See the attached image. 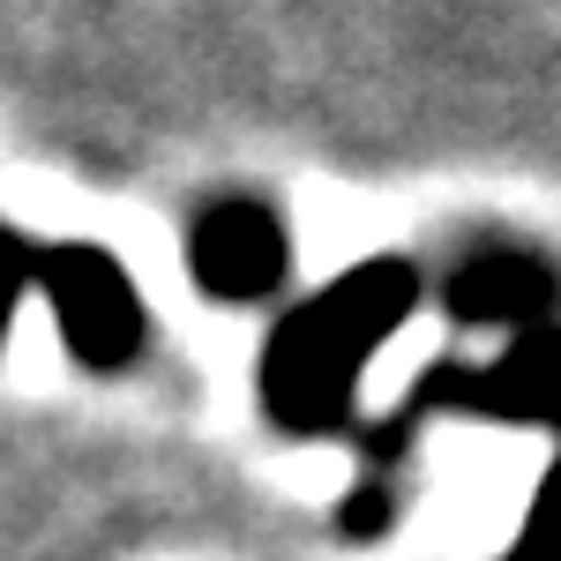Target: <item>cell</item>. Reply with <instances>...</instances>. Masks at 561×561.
I'll return each mask as SVG.
<instances>
[{
  "instance_id": "6da1fadb",
  "label": "cell",
  "mask_w": 561,
  "mask_h": 561,
  "mask_svg": "<svg viewBox=\"0 0 561 561\" xmlns=\"http://www.w3.org/2000/svg\"><path fill=\"white\" fill-rule=\"evenodd\" d=\"M420 307V270L412 262H359L337 285H322L307 307L277 322V337L262 352V397L293 434H322L352 412V382L367 367V352Z\"/></svg>"
},
{
  "instance_id": "7a4b0ae2",
  "label": "cell",
  "mask_w": 561,
  "mask_h": 561,
  "mask_svg": "<svg viewBox=\"0 0 561 561\" xmlns=\"http://www.w3.org/2000/svg\"><path fill=\"white\" fill-rule=\"evenodd\" d=\"M31 285L53 300V322H60V337H68V352L83 367L113 375V367H128L135 352H142V300H135L128 270L105 248H90V240L38 248Z\"/></svg>"
},
{
  "instance_id": "3957f363",
  "label": "cell",
  "mask_w": 561,
  "mask_h": 561,
  "mask_svg": "<svg viewBox=\"0 0 561 561\" xmlns=\"http://www.w3.org/2000/svg\"><path fill=\"white\" fill-rule=\"evenodd\" d=\"M420 404L486 412V420H561V330H524L494 367H442L420 382Z\"/></svg>"
},
{
  "instance_id": "277c9868",
  "label": "cell",
  "mask_w": 561,
  "mask_h": 561,
  "mask_svg": "<svg viewBox=\"0 0 561 561\" xmlns=\"http://www.w3.org/2000/svg\"><path fill=\"white\" fill-rule=\"evenodd\" d=\"M187 270L210 300H262L285 277V225L262 203H217L187 232Z\"/></svg>"
},
{
  "instance_id": "5b68a950",
  "label": "cell",
  "mask_w": 561,
  "mask_h": 561,
  "mask_svg": "<svg viewBox=\"0 0 561 561\" xmlns=\"http://www.w3.org/2000/svg\"><path fill=\"white\" fill-rule=\"evenodd\" d=\"M449 307L465 322H502V330H539V314L554 307V277L531 255H472L449 277Z\"/></svg>"
},
{
  "instance_id": "8992f818",
  "label": "cell",
  "mask_w": 561,
  "mask_h": 561,
  "mask_svg": "<svg viewBox=\"0 0 561 561\" xmlns=\"http://www.w3.org/2000/svg\"><path fill=\"white\" fill-rule=\"evenodd\" d=\"M510 561H561V457L547 465L539 494H531V517H524Z\"/></svg>"
},
{
  "instance_id": "52a82bcc",
  "label": "cell",
  "mask_w": 561,
  "mask_h": 561,
  "mask_svg": "<svg viewBox=\"0 0 561 561\" xmlns=\"http://www.w3.org/2000/svg\"><path fill=\"white\" fill-rule=\"evenodd\" d=\"M31 270H38V248H31V240H15V232L0 225V330H8L15 300L31 293Z\"/></svg>"
}]
</instances>
